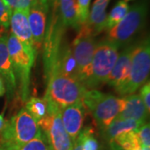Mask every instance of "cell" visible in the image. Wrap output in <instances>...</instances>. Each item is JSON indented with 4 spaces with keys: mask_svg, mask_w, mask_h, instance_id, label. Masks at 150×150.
Here are the masks:
<instances>
[{
    "mask_svg": "<svg viewBox=\"0 0 150 150\" xmlns=\"http://www.w3.org/2000/svg\"><path fill=\"white\" fill-rule=\"evenodd\" d=\"M118 49L115 43L108 39L97 43L90 64L79 78V82L87 90L95 89L103 83H106L118 59Z\"/></svg>",
    "mask_w": 150,
    "mask_h": 150,
    "instance_id": "cell-1",
    "label": "cell"
},
{
    "mask_svg": "<svg viewBox=\"0 0 150 150\" xmlns=\"http://www.w3.org/2000/svg\"><path fill=\"white\" fill-rule=\"evenodd\" d=\"M42 133L38 123L25 108L6 120L0 133V146L6 150H18Z\"/></svg>",
    "mask_w": 150,
    "mask_h": 150,
    "instance_id": "cell-2",
    "label": "cell"
},
{
    "mask_svg": "<svg viewBox=\"0 0 150 150\" xmlns=\"http://www.w3.org/2000/svg\"><path fill=\"white\" fill-rule=\"evenodd\" d=\"M82 102L94 119L97 127L102 131L117 118L124 106L123 98H119L97 89L87 90Z\"/></svg>",
    "mask_w": 150,
    "mask_h": 150,
    "instance_id": "cell-3",
    "label": "cell"
},
{
    "mask_svg": "<svg viewBox=\"0 0 150 150\" xmlns=\"http://www.w3.org/2000/svg\"><path fill=\"white\" fill-rule=\"evenodd\" d=\"M149 71L150 44L149 39L146 38L134 47L129 76L124 84L116 92L122 96L134 93L147 82Z\"/></svg>",
    "mask_w": 150,
    "mask_h": 150,
    "instance_id": "cell-4",
    "label": "cell"
},
{
    "mask_svg": "<svg viewBox=\"0 0 150 150\" xmlns=\"http://www.w3.org/2000/svg\"><path fill=\"white\" fill-rule=\"evenodd\" d=\"M147 13L148 6L145 1L135 4L129 8L118 24L108 30L106 39L115 43L118 48L126 45L144 27Z\"/></svg>",
    "mask_w": 150,
    "mask_h": 150,
    "instance_id": "cell-5",
    "label": "cell"
},
{
    "mask_svg": "<svg viewBox=\"0 0 150 150\" xmlns=\"http://www.w3.org/2000/svg\"><path fill=\"white\" fill-rule=\"evenodd\" d=\"M47 79L44 98L59 108L81 101L87 91L80 82L61 74H53Z\"/></svg>",
    "mask_w": 150,
    "mask_h": 150,
    "instance_id": "cell-6",
    "label": "cell"
},
{
    "mask_svg": "<svg viewBox=\"0 0 150 150\" xmlns=\"http://www.w3.org/2000/svg\"><path fill=\"white\" fill-rule=\"evenodd\" d=\"M8 48L17 85L19 88V95L22 101L26 102L29 93L31 69L35 60L25 52L21 43L12 33L8 37Z\"/></svg>",
    "mask_w": 150,
    "mask_h": 150,
    "instance_id": "cell-7",
    "label": "cell"
},
{
    "mask_svg": "<svg viewBox=\"0 0 150 150\" xmlns=\"http://www.w3.org/2000/svg\"><path fill=\"white\" fill-rule=\"evenodd\" d=\"M48 102V114L38 122V125L46 137L50 150H73L74 142L66 132L60 118L59 107Z\"/></svg>",
    "mask_w": 150,
    "mask_h": 150,
    "instance_id": "cell-8",
    "label": "cell"
},
{
    "mask_svg": "<svg viewBox=\"0 0 150 150\" xmlns=\"http://www.w3.org/2000/svg\"><path fill=\"white\" fill-rule=\"evenodd\" d=\"M97 43L91 29L86 23L81 25L71 47L80 75L90 64Z\"/></svg>",
    "mask_w": 150,
    "mask_h": 150,
    "instance_id": "cell-9",
    "label": "cell"
},
{
    "mask_svg": "<svg viewBox=\"0 0 150 150\" xmlns=\"http://www.w3.org/2000/svg\"><path fill=\"white\" fill-rule=\"evenodd\" d=\"M48 8V0H36L28 8V19L36 51L42 47L45 39Z\"/></svg>",
    "mask_w": 150,
    "mask_h": 150,
    "instance_id": "cell-10",
    "label": "cell"
},
{
    "mask_svg": "<svg viewBox=\"0 0 150 150\" xmlns=\"http://www.w3.org/2000/svg\"><path fill=\"white\" fill-rule=\"evenodd\" d=\"M28 9H15L10 18L11 33L21 43L25 52L33 59H36L37 51L33 46L32 33L28 19Z\"/></svg>",
    "mask_w": 150,
    "mask_h": 150,
    "instance_id": "cell-11",
    "label": "cell"
},
{
    "mask_svg": "<svg viewBox=\"0 0 150 150\" xmlns=\"http://www.w3.org/2000/svg\"><path fill=\"white\" fill-rule=\"evenodd\" d=\"M60 118L66 132L70 136L73 142L78 138L82 131L86 115L85 107L81 101L59 108Z\"/></svg>",
    "mask_w": 150,
    "mask_h": 150,
    "instance_id": "cell-12",
    "label": "cell"
},
{
    "mask_svg": "<svg viewBox=\"0 0 150 150\" xmlns=\"http://www.w3.org/2000/svg\"><path fill=\"white\" fill-rule=\"evenodd\" d=\"M134 47V46L127 47L121 54H118L116 63L108 78L106 83L113 88L115 91H118L124 84L129 76L131 56Z\"/></svg>",
    "mask_w": 150,
    "mask_h": 150,
    "instance_id": "cell-13",
    "label": "cell"
},
{
    "mask_svg": "<svg viewBox=\"0 0 150 150\" xmlns=\"http://www.w3.org/2000/svg\"><path fill=\"white\" fill-rule=\"evenodd\" d=\"M123 109L118 113V119H132L140 123H146L149 112L147 110L139 94L133 93L123 98Z\"/></svg>",
    "mask_w": 150,
    "mask_h": 150,
    "instance_id": "cell-14",
    "label": "cell"
},
{
    "mask_svg": "<svg viewBox=\"0 0 150 150\" xmlns=\"http://www.w3.org/2000/svg\"><path fill=\"white\" fill-rule=\"evenodd\" d=\"M0 77L7 86L8 93H13L17 88V80L8 48V36L0 35Z\"/></svg>",
    "mask_w": 150,
    "mask_h": 150,
    "instance_id": "cell-15",
    "label": "cell"
},
{
    "mask_svg": "<svg viewBox=\"0 0 150 150\" xmlns=\"http://www.w3.org/2000/svg\"><path fill=\"white\" fill-rule=\"evenodd\" d=\"M110 0H95L88 18L85 23L91 29L93 34L95 36L106 29L107 13L106 8Z\"/></svg>",
    "mask_w": 150,
    "mask_h": 150,
    "instance_id": "cell-16",
    "label": "cell"
},
{
    "mask_svg": "<svg viewBox=\"0 0 150 150\" xmlns=\"http://www.w3.org/2000/svg\"><path fill=\"white\" fill-rule=\"evenodd\" d=\"M57 4L59 17L64 28L71 27L79 30L80 26L78 20L76 0H58Z\"/></svg>",
    "mask_w": 150,
    "mask_h": 150,
    "instance_id": "cell-17",
    "label": "cell"
},
{
    "mask_svg": "<svg viewBox=\"0 0 150 150\" xmlns=\"http://www.w3.org/2000/svg\"><path fill=\"white\" fill-rule=\"evenodd\" d=\"M144 123H140L132 119H118L115 118L113 121L108 125L103 130L104 137L108 141H111L112 139L120 134L127 133L129 131H137L139 127Z\"/></svg>",
    "mask_w": 150,
    "mask_h": 150,
    "instance_id": "cell-18",
    "label": "cell"
},
{
    "mask_svg": "<svg viewBox=\"0 0 150 150\" xmlns=\"http://www.w3.org/2000/svg\"><path fill=\"white\" fill-rule=\"evenodd\" d=\"M112 150H139L141 145L136 131L120 134L109 141Z\"/></svg>",
    "mask_w": 150,
    "mask_h": 150,
    "instance_id": "cell-19",
    "label": "cell"
},
{
    "mask_svg": "<svg viewBox=\"0 0 150 150\" xmlns=\"http://www.w3.org/2000/svg\"><path fill=\"white\" fill-rule=\"evenodd\" d=\"M25 103L26 110L31 114V116L37 123L42 120L48 114V102L44 97H32Z\"/></svg>",
    "mask_w": 150,
    "mask_h": 150,
    "instance_id": "cell-20",
    "label": "cell"
},
{
    "mask_svg": "<svg viewBox=\"0 0 150 150\" xmlns=\"http://www.w3.org/2000/svg\"><path fill=\"white\" fill-rule=\"evenodd\" d=\"M129 7L127 2L120 0L115 4V6L110 11L109 14L107 16L106 21V31L109 30L110 28L114 27L116 24H118L119 22L123 18V17L126 15L127 12L129 10Z\"/></svg>",
    "mask_w": 150,
    "mask_h": 150,
    "instance_id": "cell-21",
    "label": "cell"
},
{
    "mask_svg": "<svg viewBox=\"0 0 150 150\" xmlns=\"http://www.w3.org/2000/svg\"><path fill=\"white\" fill-rule=\"evenodd\" d=\"M78 138L80 140L83 150H98L99 149L98 142L91 129L88 128L81 131Z\"/></svg>",
    "mask_w": 150,
    "mask_h": 150,
    "instance_id": "cell-22",
    "label": "cell"
},
{
    "mask_svg": "<svg viewBox=\"0 0 150 150\" xmlns=\"http://www.w3.org/2000/svg\"><path fill=\"white\" fill-rule=\"evenodd\" d=\"M18 150H50L45 135L42 132L36 138L23 145Z\"/></svg>",
    "mask_w": 150,
    "mask_h": 150,
    "instance_id": "cell-23",
    "label": "cell"
},
{
    "mask_svg": "<svg viewBox=\"0 0 150 150\" xmlns=\"http://www.w3.org/2000/svg\"><path fill=\"white\" fill-rule=\"evenodd\" d=\"M91 0H76L78 20L79 26L84 24L89 15V6Z\"/></svg>",
    "mask_w": 150,
    "mask_h": 150,
    "instance_id": "cell-24",
    "label": "cell"
},
{
    "mask_svg": "<svg viewBox=\"0 0 150 150\" xmlns=\"http://www.w3.org/2000/svg\"><path fill=\"white\" fill-rule=\"evenodd\" d=\"M10 8L0 0V28L3 30H7L10 26V18L12 15Z\"/></svg>",
    "mask_w": 150,
    "mask_h": 150,
    "instance_id": "cell-25",
    "label": "cell"
},
{
    "mask_svg": "<svg viewBox=\"0 0 150 150\" xmlns=\"http://www.w3.org/2000/svg\"><path fill=\"white\" fill-rule=\"evenodd\" d=\"M137 136L139 141L140 145L142 147H148L150 146V127L149 123H144L139 127V129L136 131Z\"/></svg>",
    "mask_w": 150,
    "mask_h": 150,
    "instance_id": "cell-26",
    "label": "cell"
},
{
    "mask_svg": "<svg viewBox=\"0 0 150 150\" xmlns=\"http://www.w3.org/2000/svg\"><path fill=\"white\" fill-rule=\"evenodd\" d=\"M36 0H3L11 10L28 9Z\"/></svg>",
    "mask_w": 150,
    "mask_h": 150,
    "instance_id": "cell-27",
    "label": "cell"
},
{
    "mask_svg": "<svg viewBox=\"0 0 150 150\" xmlns=\"http://www.w3.org/2000/svg\"><path fill=\"white\" fill-rule=\"evenodd\" d=\"M140 97L144 103L147 110H150V83L149 81L146 82L144 85L140 88Z\"/></svg>",
    "mask_w": 150,
    "mask_h": 150,
    "instance_id": "cell-28",
    "label": "cell"
},
{
    "mask_svg": "<svg viewBox=\"0 0 150 150\" xmlns=\"http://www.w3.org/2000/svg\"><path fill=\"white\" fill-rule=\"evenodd\" d=\"M73 150H83V147L81 144L80 140L79 138H77L76 140L74 142V147H73Z\"/></svg>",
    "mask_w": 150,
    "mask_h": 150,
    "instance_id": "cell-29",
    "label": "cell"
},
{
    "mask_svg": "<svg viewBox=\"0 0 150 150\" xmlns=\"http://www.w3.org/2000/svg\"><path fill=\"white\" fill-rule=\"evenodd\" d=\"M6 93V87L4 84V82L3 80V79L0 77V97L4 95Z\"/></svg>",
    "mask_w": 150,
    "mask_h": 150,
    "instance_id": "cell-30",
    "label": "cell"
},
{
    "mask_svg": "<svg viewBox=\"0 0 150 150\" xmlns=\"http://www.w3.org/2000/svg\"><path fill=\"white\" fill-rule=\"evenodd\" d=\"M5 121L6 120L4 118V114H0V133H1V131L3 130L4 127Z\"/></svg>",
    "mask_w": 150,
    "mask_h": 150,
    "instance_id": "cell-31",
    "label": "cell"
},
{
    "mask_svg": "<svg viewBox=\"0 0 150 150\" xmlns=\"http://www.w3.org/2000/svg\"><path fill=\"white\" fill-rule=\"evenodd\" d=\"M139 150H149V148H148V147H141V149Z\"/></svg>",
    "mask_w": 150,
    "mask_h": 150,
    "instance_id": "cell-32",
    "label": "cell"
},
{
    "mask_svg": "<svg viewBox=\"0 0 150 150\" xmlns=\"http://www.w3.org/2000/svg\"><path fill=\"white\" fill-rule=\"evenodd\" d=\"M48 1H49V2H51V3L53 4V3H54V2H56L57 0H48Z\"/></svg>",
    "mask_w": 150,
    "mask_h": 150,
    "instance_id": "cell-33",
    "label": "cell"
},
{
    "mask_svg": "<svg viewBox=\"0 0 150 150\" xmlns=\"http://www.w3.org/2000/svg\"><path fill=\"white\" fill-rule=\"evenodd\" d=\"M0 150H6V149H4L3 147H1V146H0Z\"/></svg>",
    "mask_w": 150,
    "mask_h": 150,
    "instance_id": "cell-34",
    "label": "cell"
},
{
    "mask_svg": "<svg viewBox=\"0 0 150 150\" xmlns=\"http://www.w3.org/2000/svg\"><path fill=\"white\" fill-rule=\"evenodd\" d=\"M123 1H125V2H128V1H131V0H123Z\"/></svg>",
    "mask_w": 150,
    "mask_h": 150,
    "instance_id": "cell-35",
    "label": "cell"
}]
</instances>
